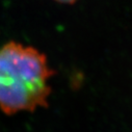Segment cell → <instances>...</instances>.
Listing matches in <instances>:
<instances>
[{"mask_svg": "<svg viewBox=\"0 0 132 132\" xmlns=\"http://www.w3.org/2000/svg\"><path fill=\"white\" fill-rule=\"evenodd\" d=\"M54 71L44 53L15 41L0 46V109L32 112L48 105Z\"/></svg>", "mask_w": 132, "mask_h": 132, "instance_id": "1", "label": "cell"}, {"mask_svg": "<svg viewBox=\"0 0 132 132\" xmlns=\"http://www.w3.org/2000/svg\"><path fill=\"white\" fill-rule=\"evenodd\" d=\"M54 1H56L58 3H62V4H73L77 0H54Z\"/></svg>", "mask_w": 132, "mask_h": 132, "instance_id": "2", "label": "cell"}]
</instances>
